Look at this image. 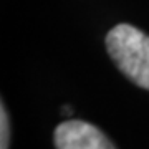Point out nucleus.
Instances as JSON below:
<instances>
[{"instance_id":"nucleus-1","label":"nucleus","mask_w":149,"mask_h":149,"mask_svg":"<svg viewBox=\"0 0 149 149\" xmlns=\"http://www.w3.org/2000/svg\"><path fill=\"white\" fill-rule=\"evenodd\" d=\"M108 53L116 66L138 86L149 90V37L119 23L106 37Z\"/></svg>"},{"instance_id":"nucleus-2","label":"nucleus","mask_w":149,"mask_h":149,"mask_svg":"<svg viewBox=\"0 0 149 149\" xmlns=\"http://www.w3.org/2000/svg\"><path fill=\"white\" fill-rule=\"evenodd\" d=\"M58 149H111L114 144L100 129L85 121H65L55 129Z\"/></svg>"},{"instance_id":"nucleus-3","label":"nucleus","mask_w":149,"mask_h":149,"mask_svg":"<svg viewBox=\"0 0 149 149\" xmlns=\"http://www.w3.org/2000/svg\"><path fill=\"white\" fill-rule=\"evenodd\" d=\"M0 148L5 149L8 148V119H7V113L5 108L2 104L0 108Z\"/></svg>"}]
</instances>
